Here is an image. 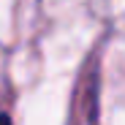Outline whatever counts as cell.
I'll list each match as a JSON object with an SVG mask.
<instances>
[{"instance_id":"6da1fadb","label":"cell","mask_w":125,"mask_h":125,"mask_svg":"<svg viewBox=\"0 0 125 125\" xmlns=\"http://www.w3.org/2000/svg\"><path fill=\"white\" fill-rule=\"evenodd\" d=\"M0 125H11V117L6 112H0Z\"/></svg>"}]
</instances>
